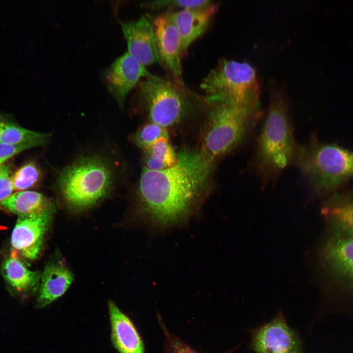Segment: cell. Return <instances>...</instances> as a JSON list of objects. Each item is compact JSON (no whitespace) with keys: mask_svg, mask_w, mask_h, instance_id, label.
I'll return each instance as SVG.
<instances>
[{"mask_svg":"<svg viewBox=\"0 0 353 353\" xmlns=\"http://www.w3.org/2000/svg\"><path fill=\"white\" fill-rule=\"evenodd\" d=\"M132 97L149 121L166 128L184 119L194 108L195 95L184 84L154 75L141 80Z\"/></svg>","mask_w":353,"mask_h":353,"instance_id":"cell-5","label":"cell"},{"mask_svg":"<svg viewBox=\"0 0 353 353\" xmlns=\"http://www.w3.org/2000/svg\"><path fill=\"white\" fill-rule=\"evenodd\" d=\"M128 52L146 68L160 64L155 34L151 21L142 15L138 19L121 23Z\"/></svg>","mask_w":353,"mask_h":353,"instance_id":"cell-12","label":"cell"},{"mask_svg":"<svg viewBox=\"0 0 353 353\" xmlns=\"http://www.w3.org/2000/svg\"><path fill=\"white\" fill-rule=\"evenodd\" d=\"M321 212L331 235L353 236V193L335 194L326 202Z\"/></svg>","mask_w":353,"mask_h":353,"instance_id":"cell-16","label":"cell"},{"mask_svg":"<svg viewBox=\"0 0 353 353\" xmlns=\"http://www.w3.org/2000/svg\"><path fill=\"white\" fill-rule=\"evenodd\" d=\"M208 105V127L200 151L214 163L245 141L260 117L261 110L222 103Z\"/></svg>","mask_w":353,"mask_h":353,"instance_id":"cell-7","label":"cell"},{"mask_svg":"<svg viewBox=\"0 0 353 353\" xmlns=\"http://www.w3.org/2000/svg\"><path fill=\"white\" fill-rule=\"evenodd\" d=\"M30 144L10 145L0 143V166L15 154L33 148Z\"/></svg>","mask_w":353,"mask_h":353,"instance_id":"cell-26","label":"cell"},{"mask_svg":"<svg viewBox=\"0 0 353 353\" xmlns=\"http://www.w3.org/2000/svg\"><path fill=\"white\" fill-rule=\"evenodd\" d=\"M108 309L114 348L119 353H145L143 340L130 319L111 300Z\"/></svg>","mask_w":353,"mask_h":353,"instance_id":"cell-15","label":"cell"},{"mask_svg":"<svg viewBox=\"0 0 353 353\" xmlns=\"http://www.w3.org/2000/svg\"><path fill=\"white\" fill-rule=\"evenodd\" d=\"M321 255L332 275L353 285V236L331 235L324 244Z\"/></svg>","mask_w":353,"mask_h":353,"instance_id":"cell-13","label":"cell"},{"mask_svg":"<svg viewBox=\"0 0 353 353\" xmlns=\"http://www.w3.org/2000/svg\"><path fill=\"white\" fill-rule=\"evenodd\" d=\"M143 161L145 168L159 171L171 168L177 162L176 153L168 137L160 138L144 150Z\"/></svg>","mask_w":353,"mask_h":353,"instance_id":"cell-21","label":"cell"},{"mask_svg":"<svg viewBox=\"0 0 353 353\" xmlns=\"http://www.w3.org/2000/svg\"><path fill=\"white\" fill-rule=\"evenodd\" d=\"M293 164L318 193L333 190L353 176V151L313 138L299 145Z\"/></svg>","mask_w":353,"mask_h":353,"instance_id":"cell-6","label":"cell"},{"mask_svg":"<svg viewBox=\"0 0 353 353\" xmlns=\"http://www.w3.org/2000/svg\"><path fill=\"white\" fill-rule=\"evenodd\" d=\"M2 275L8 283L19 292H26L37 285L40 275L28 269L13 250L1 268Z\"/></svg>","mask_w":353,"mask_h":353,"instance_id":"cell-18","label":"cell"},{"mask_svg":"<svg viewBox=\"0 0 353 353\" xmlns=\"http://www.w3.org/2000/svg\"><path fill=\"white\" fill-rule=\"evenodd\" d=\"M219 4L200 8L183 9L172 12V17L180 37L182 57L190 45L207 29L217 12Z\"/></svg>","mask_w":353,"mask_h":353,"instance_id":"cell-14","label":"cell"},{"mask_svg":"<svg viewBox=\"0 0 353 353\" xmlns=\"http://www.w3.org/2000/svg\"><path fill=\"white\" fill-rule=\"evenodd\" d=\"M101 153L78 156L58 173L55 184L66 204L82 210L111 194L118 180L116 166Z\"/></svg>","mask_w":353,"mask_h":353,"instance_id":"cell-3","label":"cell"},{"mask_svg":"<svg viewBox=\"0 0 353 353\" xmlns=\"http://www.w3.org/2000/svg\"><path fill=\"white\" fill-rule=\"evenodd\" d=\"M168 136L166 128L150 122L137 129L130 138L135 145L144 151L160 138Z\"/></svg>","mask_w":353,"mask_h":353,"instance_id":"cell-23","label":"cell"},{"mask_svg":"<svg viewBox=\"0 0 353 353\" xmlns=\"http://www.w3.org/2000/svg\"><path fill=\"white\" fill-rule=\"evenodd\" d=\"M213 166L200 150L185 149L171 168L153 171L143 166L137 188L138 217L159 229L185 223L203 198Z\"/></svg>","mask_w":353,"mask_h":353,"instance_id":"cell-1","label":"cell"},{"mask_svg":"<svg viewBox=\"0 0 353 353\" xmlns=\"http://www.w3.org/2000/svg\"><path fill=\"white\" fill-rule=\"evenodd\" d=\"M54 211V207L40 213L19 216L11 236L13 250L27 259H36Z\"/></svg>","mask_w":353,"mask_h":353,"instance_id":"cell-10","label":"cell"},{"mask_svg":"<svg viewBox=\"0 0 353 353\" xmlns=\"http://www.w3.org/2000/svg\"><path fill=\"white\" fill-rule=\"evenodd\" d=\"M215 1L209 0H155L146 1L142 4L146 8L152 10L160 9L164 8H181L183 9H195L208 6Z\"/></svg>","mask_w":353,"mask_h":353,"instance_id":"cell-24","label":"cell"},{"mask_svg":"<svg viewBox=\"0 0 353 353\" xmlns=\"http://www.w3.org/2000/svg\"><path fill=\"white\" fill-rule=\"evenodd\" d=\"M145 67L128 52L117 58L104 71L103 79L106 87L123 108L129 93L133 90L142 78L151 76Z\"/></svg>","mask_w":353,"mask_h":353,"instance_id":"cell-11","label":"cell"},{"mask_svg":"<svg viewBox=\"0 0 353 353\" xmlns=\"http://www.w3.org/2000/svg\"><path fill=\"white\" fill-rule=\"evenodd\" d=\"M51 134L29 130L0 115V143L30 144L34 147L46 145Z\"/></svg>","mask_w":353,"mask_h":353,"instance_id":"cell-20","label":"cell"},{"mask_svg":"<svg viewBox=\"0 0 353 353\" xmlns=\"http://www.w3.org/2000/svg\"><path fill=\"white\" fill-rule=\"evenodd\" d=\"M168 353H199L170 334H167Z\"/></svg>","mask_w":353,"mask_h":353,"instance_id":"cell-27","label":"cell"},{"mask_svg":"<svg viewBox=\"0 0 353 353\" xmlns=\"http://www.w3.org/2000/svg\"><path fill=\"white\" fill-rule=\"evenodd\" d=\"M268 111L258 138L253 160L263 186L275 180L293 164L298 144L290 117L288 99L282 87L270 86Z\"/></svg>","mask_w":353,"mask_h":353,"instance_id":"cell-2","label":"cell"},{"mask_svg":"<svg viewBox=\"0 0 353 353\" xmlns=\"http://www.w3.org/2000/svg\"><path fill=\"white\" fill-rule=\"evenodd\" d=\"M73 281L71 271L62 264L51 263L45 268L36 306L44 308L61 297Z\"/></svg>","mask_w":353,"mask_h":353,"instance_id":"cell-17","label":"cell"},{"mask_svg":"<svg viewBox=\"0 0 353 353\" xmlns=\"http://www.w3.org/2000/svg\"><path fill=\"white\" fill-rule=\"evenodd\" d=\"M12 165L5 162L0 166V205L13 191L12 178L13 175Z\"/></svg>","mask_w":353,"mask_h":353,"instance_id":"cell-25","label":"cell"},{"mask_svg":"<svg viewBox=\"0 0 353 353\" xmlns=\"http://www.w3.org/2000/svg\"><path fill=\"white\" fill-rule=\"evenodd\" d=\"M0 206L19 216L32 215L54 207L52 201L34 191H18L2 201Z\"/></svg>","mask_w":353,"mask_h":353,"instance_id":"cell-19","label":"cell"},{"mask_svg":"<svg viewBox=\"0 0 353 353\" xmlns=\"http://www.w3.org/2000/svg\"><path fill=\"white\" fill-rule=\"evenodd\" d=\"M251 345L256 353H303L300 338L282 313L253 329Z\"/></svg>","mask_w":353,"mask_h":353,"instance_id":"cell-8","label":"cell"},{"mask_svg":"<svg viewBox=\"0 0 353 353\" xmlns=\"http://www.w3.org/2000/svg\"><path fill=\"white\" fill-rule=\"evenodd\" d=\"M207 103H222L255 110L260 108V86L250 64L221 59L200 84Z\"/></svg>","mask_w":353,"mask_h":353,"instance_id":"cell-4","label":"cell"},{"mask_svg":"<svg viewBox=\"0 0 353 353\" xmlns=\"http://www.w3.org/2000/svg\"><path fill=\"white\" fill-rule=\"evenodd\" d=\"M151 23L160 64L173 80L184 84L182 78L180 37L172 12H167L157 16Z\"/></svg>","mask_w":353,"mask_h":353,"instance_id":"cell-9","label":"cell"},{"mask_svg":"<svg viewBox=\"0 0 353 353\" xmlns=\"http://www.w3.org/2000/svg\"><path fill=\"white\" fill-rule=\"evenodd\" d=\"M42 177L43 173L38 164L34 161L28 162L13 174V191H25L33 187L40 183Z\"/></svg>","mask_w":353,"mask_h":353,"instance_id":"cell-22","label":"cell"}]
</instances>
